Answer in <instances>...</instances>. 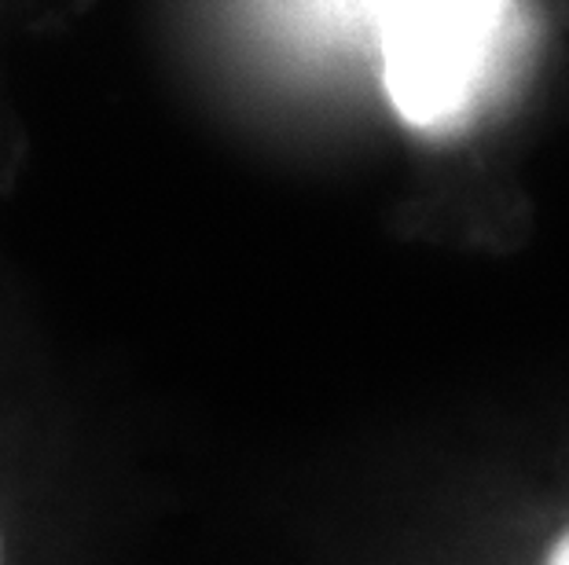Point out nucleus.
<instances>
[{
    "instance_id": "nucleus-1",
    "label": "nucleus",
    "mask_w": 569,
    "mask_h": 565,
    "mask_svg": "<svg viewBox=\"0 0 569 565\" xmlns=\"http://www.w3.org/2000/svg\"><path fill=\"white\" fill-rule=\"evenodd\" d=\"M393 111L430 132L463 129L526 52V0H368Z\"/></svg>"
},
{
    "instance_id": "nucleus-2",
    "label": "nucleus",
    "mask_w": 569,
    "mask_h": 565,
    "mask_svg": "<svg viewBox=\"0 0 569 565\" xmlns=\"http://www.w3.org/2000/svg\"><path fill=\"white\" fill-rule=\"evenodd\" d=\"M543 565H569V528L551 544V551H548V558H543Z\"/></svg>"
}]
</instances>
